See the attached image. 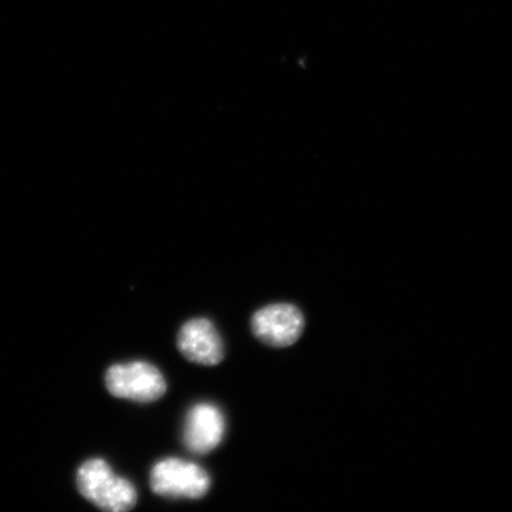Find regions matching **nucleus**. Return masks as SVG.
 <instances>
[{
    "label": "nucleus",
    "instance_id": "1",
    "mask_svg": "<svg viewBox=\"0 0 512 512\" xmlns=\"http://www.w3.org/2000/svg\"><path fill=\"white\" fill-rule=\"evenodd\" d=\"M76 484L87 501L107 512L130 511L138 502L136 486L118 476L105 459L86 460L79 467Z\"/></svg>",
    "mask_w": 512,
    "mask_h": 512
},
{
    "label": "nucleus",
    "instance_id": "2",
    "mask_svg": "<svg viewBox=\"0 0 512 512\" xmlns=\"http://www.w3.org/2000/svg\"><path fill=\"white\" fill-rule=\"evenodd\" d=\"M105 383L114 398L138 403L158 401L168 390L162 371L145 361L113 364L106 371Z\"/></svg>",
    "mask_w": 512,
    "mask_h": 512
},
{
    "label": "nucleus",
    "instance_id": "3",
    "mask_svg": "<svg viewBox=\"0 0 512 512\" xmlns=\"http://www.w3.org/2000/svg\"><path fill=\"white\" fill-rule=\"evenodd\" d=\"M150 488L156 495L166 498L201 499L211 488V478L202 466L170 457L153 465Z\"/></svg>",
    "mask_w": 512,
    "mask_h": 512
},
{
    "label": "nucleus",
    "instance_id": "4",
    "mask_svg": "<svg viewBox=\"0 0 512 512\" xmlns=\"http://www.w3.org/2000/svg\"><path fill=\"white\" fill-rule=\"evenodd\" d=\"M253 335L272 348H287L302 337L305 317L299 307L278 303L261 307L251 319Z\"/></svg>",
    "mask_w": 512,
    "mask_h": 512
},
{
    "label": "nucleus",
    "instance_id": "5",
    "mask_svg": "<svg viewBox=\"0 0 512 512\" xmlns=\"http://www.w3.org/2000/svg\"><path fill=\"white\" fill-rule=\"evenodd\" d=\"M226 418L213 403L201 402L192 406L185 415L183 443L197 456L214 451L226 434Z\"/></svg>",
    "mask_w": 512,
    "mask_h": 512
},
{
    "label": "nucleus",
    "instance_id": "6",
    "mask_svg": "<svg viewBox=\"0 0 512 512\" xmlns=\"http://www.w3.org/2000/svg\"><path fill=\"white\" fill-rule=\"evenodd\" d=\"M177 348L184 358L200 366L214 367L223 361V339L208 318L188 320L179 329Z\"/></svg>",
    "mask_w": 512,
    "mask_h": 512
}]
</instances>
